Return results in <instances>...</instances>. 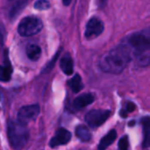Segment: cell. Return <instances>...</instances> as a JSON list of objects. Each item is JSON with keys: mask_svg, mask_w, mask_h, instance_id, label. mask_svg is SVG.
Here are the masks:
<instances>
[{"mask_svg": "<svg viewBox=\"0 0 150 150\" xmlns=\"http://www.w3.org/2000/svg\"><path fill=\"white\" fill-rule=\"evenodd\" d=\"M129 49L132 61L139 68H146L150 64V27L134 32L122 41Z\"/></svg>", "mask_w": 150, "mask_h": 150, "instance_id": "obj_1", "label": "cell"}, {"mask_svg": "<svg viewBox=\"0 0 150 150\" xmlns=\"http://www.w3.org/2000/svg\"><path fill=\"white\" fill-rule=\"evenodd\" d=\"M130 62H132L130 51L127 47L121 42L101 56L98 66L101 70L105 73L118 75L123 72Z\"/></svg>", "mask_w": 150, "mask_h": 150, "instance_id": "obj_2", "label": "cell"}, {"mask_svg": "<svg viewBox=\"0 0 150 150\" xmlns=\"http://www.w3.org/2000/svg\"><path fill=\"white\" fill-rule=\"evenodd\" d=\"M7 135L11 146L16 150L22 149L29 140V130L25 124L17 120H10Z\"/></svg>", "mask_w": 150, "mask_h": 150, "instance_id": "obj_3", "label": "cell"}, {"mask_svg": "<svg viewBox=\"0 0 150 150\" xmlns=\"http://www.w3.org/2000/svg\"><path fill=\"white\" fill-rule=\"evenodd\" d=\"M42 21L33 16L24 18L18 24V33L24 37L35 35L42 30Z\"/></svg>", "mask_w": 150, "mask_h": 150, "instance_id": "obj_4", "label": "cell"}, {"mask_svg": "<svg viewBox=\"0 0 150 150\" xmlns=\"http://www.w3.org/2000/svg\"><path fill=\"white\" fill-rule=\"evenodd\" d=\"M110 115L111 111L109 110H91L85 115V121L91 128H98L108 120Z\"/></svg>", "mask_w": 150, "mask_h": 150, "instance_id": "obj_5", "label": "cell"}, {"mask_svg": "<svg viewBox=\"0 0 150 150\" xmlns=\"http://www.w3.org/2000/svg\"><path fill=\"white\" fill-rule=\"evenodd\" d=\"M104 28L105 25L103 21L97 17H93L88 21L86 25L84 36L88 40H93L103 33Z\"/></svg>", "mask_w": 150, "mask_h": 150, "instance_id": "obj_6", "label": "cell"}, {"mask_svg": "<svg viewBox=\"0 0 150 150\" xmlns=\"http://www.w3.org/2000/svg\"><path fill=\"white\" fill-rule=\"evenodd\" d=\"M40 106L38 105H30L23 106L18 112V120L27 124L28 122L35 120L40 114Z\"/></svg>", "mask_w": 150, "mask_h": 150, "instance_id": "obj_7", "label": "cell"}, {"mask_svg": "<svg viewBox=\"0 0 150 150\" xmlns=\"http://www.w3.org/2000/svg\"><path fill=\"white\" fill-rule=\"evenodd\" d=\"M71 140V133L65 128H60L56 131L54 136L51 139L49 145L51 148H56L61 145H65Z\"/></svg>", "mask_w": 150, "mask_h": 150, "instance_id": "obj_8", "label": "cell"}, {"mask_svg": "<svg viewBox=\"0 0 150 150\" xmlns=\"http://www.w3.org/2000/svg\"><path fill=\"white\" fill-rule=\"evenodd\" d=\"M95 100V98L92 94L91 93H85V94H82L81 96L77 97L73 103V105L76 109H83L86 106H88L89 105L92 104Z\"/></svg>", "mask_w": 150, "mask_h": 150, "instance_id": "obj_9", "label": "cell"}, {"mask_svg": "<svg viewBox=\"0 0 150 150\" xmlns=\"http://www.w3.org/2000/svg\"><path fill=\"white\" fill-rule=\"evenodd\" d=\"M141 124L143 129V149H147L150 147V117L146 116L141 119Z\"/></svg>", "mask_w": 150, "mask_h": 150, "instance_id": "obj_10", "label": "cell"}, {"mask_svg": "<svg viewBox=\"0 0 150 150\" xmlns=\"http://www.w3.org/2000/svg\"><path fill=\"white\" fill-rule=\"evenodd\" d=\"M60 68L62 70V72L67 76H70L73 74L74 62L69 54H66L62 57L60 61Z\"/></svg>", "mask_w": 150, "mask_h": 150, "instance_id": "obj_11", "label": "cell"}, {"mask_svg": "<svg viewBox=\"0 0 150 150\" xmlns=\"http://www.w3.org/2000/svg\"><path fill=\"white\" fill-rule=\"evenodd\" d=\"M116 138H117V132L114 129H112L100 140L99 144L98 146V149L105 150L115 142Z\"/></svg>", "mask_w": 150, "mask_h": 150, "instance_id": "obj_12", "label": "cell"}, {"mask_svg": "<svg viewBox=\"0 0 150 150\" xmlns=\"http://www.w3.org/2000/svg\"><path fill=\"white\" fill-rule=\"evenodd\" d=\"M26 54L31 61H37L41 55V48L36 44H30L26 47Z\"/></svg>", "mask_w": 150, "mask_h": 150, "instance_id": "obj_13", "label": "cell"}, {"mask_svg": "<svg viewBox=\"0 0 150 150\" xmlns=\"http://www.w3.org/2000/svg\"><path fill=\"white\" fill-rule=\"evenodd\" d=\"M12 74V67L9 62H6L4 65H0V81L8 82L11 79Z\"/></svg>", "mask_w": 150, "mask_h": 150, "instance_id": "obj_14", "label": "cell"}, {"mask_svg": "<svg viewBox=\"0 0 150 150\" xmlns=\"http://www.w3.org/2000/svg\"><path fill=\"white\" fill-rule=\"evenodd\" d=\"M76 135L79 138L82 142H89L91 141L92 135L90 129L85 126H78L76 129Z\"/></svg>", "mask_w": 150, "mask_h": 150, "instance_id": "obj_15", "label": "cell"}, {"mask_svg": "<svg viewBox=\"0 0 150 150\" xmlns=\"http://www.w3.org/2000/svg\"><path fill=\"white\" fill-rule=\"evenodd\" d=\"M28 2L25 1V0H21V1H17L13 6L11 7V11H10V17L11 18H16L19 13L24 10V8L27 5Z\"/></svg>", "mask_w": 150, "mask_h": 150, "instance_id": "obj_16", "label": "cell"}, {"mask_svg": "<svg viewBox=\"0 0 150 150\" xmlns=\"http://www.w3.org/2000/svg\"><path fill=\"white\" fill-rule=\"evenodd\" d=\"M68 83H69V86L70 87V89L72 90V91L75 93H77L83 89V83L82 78L78 74H76L74 77H72L69 81Z\"/></svg>", "mask_w": 150, "mask_h": 150, "instance_id": "obj_17", "label": "cell"}, {"mask_svg": "<svg viewBox=\"0 0 150 150\" xmlns=\"http://www.w3.org/2000/svg\"><path fill=\"white\" fill-rule=\"evenodd\" d=\"M49 7H50V3L46 0H40L34 4V8L39 11H45L49 9Z\"/></svg>", "mask_w": 150, "mask_h": 150, "instance_id": "obj_18", "label": "cell"}, {"mask_svg": "<svg viewBox=\"0 0 150 150\" xmlns=\"http://www.w3.org/2000/svg\"><path fill=\"white\" fill-rule=\"evenodd\" d=\"M128 148H129L128 137L125 135L119 142V150H128Z\"/></svg>", "mask_w": 150, "mask_h": 150, "instance_id": "obj_19", "label": "cell"}, {"mask_svg": "<svg viewBox=\"0 0 150 150\" xmlns=\"http://www.w3.org/2000/svg\"><path fill=\"white\" fill-rule=\"evenodd\" d=\"M135 109H136V105H135L134 103H133V102H127V103L126 104V105H125V109L123 110V112H124V113H123L121 116L126 117L127 113L134 112Z\"/></svg>", "mask_w": 150, "mask_h": 150, "instance_id": "obj_20", "label": "cell"}, {"mask_svg": "<svg viewBox=\"0 0 150 150\" xmlns=\"http://www.w3.org/2000/svg\"><path fill=\"white\" fill-rule=\"evenodd\" d=\"M4 26L0 24V49L4 45Z\"/></svg>", "mask_w": 150, "mask_h": 150, "instance_id": "obj_21", "label": "cell"}, {"mask_svg": "<svg viewBox=\"0 0 150 150\" xmlns=\"http://www.w3.org/2000/svg\"><path fill=\"white\" fill-rule=\"evenodd\" d=\"M58 54H56V55L54 56V59L52 60V62H51L50 63H48V64H47V68H46V69H44V72H45V71H49V69H51V68H52V67L54 66V62L55 60H57Z\"/></svg>", "mask_w": 150, "mask_h": 150, "instance_id": "obj_22", "label": "cell"}, {"mask_svg": "<svg viewBox=\"0 0 150 150\" xmlns=\"http://www.w3.org/2000/svg\"><path fill=\"white\" fill-rule=\"evenodd\" d=\"M70 3H71L70 0H69V1H64V0H63V2H62V4H63L64 5H69V4H70Z\"/></svg>", "mask_w": 150, "mask_h": 150, "instance_id": "obj_23", "label": "cell"}, {"mask_svg": "<svg viewBox=\"0 0 150 150\" xmlns=\"http://www.w3.org/2000/svg\"><path fill=\"white\" fill-rule=\"evenodd\" d=\"M0 100H1V93H0Z\"/></svg>", "mask_w": 150, "mask_h": 150, "instance_id": "obj_24", "label": "cell"}]
</instances>
